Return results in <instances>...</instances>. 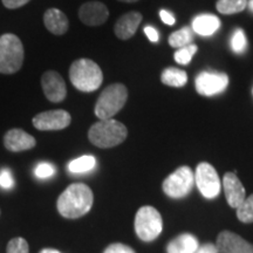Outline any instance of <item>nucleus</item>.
<instances>
[{"label": "nucleus", "instance_id": "aec40b11", "mask_svg": "<svg viewBox=\"0 0 253 253\" xmlns=\"http://www.w3.org/2000/svg\"><path fill=\"white\" fill-rule=\"evenodd\" d=\"M161 81L170 87H183L188 82V75L184 71L178 68H167L161 74Z\"/></svg>", "mask_w": 253, "mask_h": 253}, {"label": "nucleus", "instance_id": "6e6552de", "mask_svg": "<svg viewBox=\"0 0 253 253\" xmlns=\"http://www.w3.org/2000/svg\"><path fill=\"white\" fill-rule=\"evenodd\" d=\"M195 182L199 192L205 198L212 199L219 195L221 189L220 179L216 169L211 164L205 162L198 164L195 173Z\"/></svg>", "mask_w": 253, "mask_h": 253}, {"label": "nucleus", "instance_id": "dca6fc26", "mask_svg": "<svg viewBox=\"0 0 253 253\" xmlns=\"http://www.w3.org/2000/svg\"><path fill=\"white\" fill-rule=\"evenodd\" d=\"M142 19H143V17L138 12H129V13L122 15L118 20V23L115 24V27H114L116 37L121 40L130 39L137 31Z\"/></svg>", "mask_w": 253, "mask_h": 253}, {"label": "nucleus", "instance_id": "a211bd4d", "mask_svg": "<svg viewBox=\"0 0 253 253\" xmlns=\"http://www.w3.org/2000/svg\"><path fill=\"white\" fill-rule=\"evenodd\" d=\"M220 27V20L213 14L197 15L192 21V30L202 37H210Z\"/></svg>", "mask_w": 253, "mask_h": 253}, {"label": "nucleus", "instance_id": "0eeeda50", "mask_svg": "<svg viewBox=\"0 0 253 253\" xmlns=\"http://www.w3.org/2000/svg\"><path fill=\"white\" fill-rule=\"evenodd\" d=\"M195 184V175L189 167H181L163 182V191L171 198H183L190 194Z\"/></svg>", "mask_w": 253, "mask_h": 253}, {"label": "nucleus", "instance_id": "c85d7f7f", "mask_svg": "<svg viewBox=\"0 0 253 253\" xmlns=\"http://www.w3.org/2000/svg\"><path fill=\"white\" fill-rule=\"evenodd\" d=\"M14 185L13 176L8 169H2L0 171V186L4 189H11Z\"/></svg>", "mask_w": 253, "mask_h": 253}, {"label": "nucleus", "instance_id": "9d476101", "mask_svg": "<svg viewBox=\"0 0 253 253\" xmlns=\"http://www.w3.org/2000/svg\"><path fill=\"white\" fill-rule=\"evenodd\" d=\"M72 118L68 112L62 109L48 110L42 112L34 116L33 126L38 130L49 131V130H61L67 128L71 125Z\"/></svg>", "mask_w": 253, "mask_h": 253}, {"label": "nucleus", "instance_id": "c9c22d12", "mask_svg": "<svg viewBox=\"0 0 253 253\" xmlns=\"http://www.w3.org/2000/svg\"><path fill=\"white\" fill-rule=\"evenodd\" d=\"M248 7L250 8V11L253 12V0H250V1H248Z\"/></svg>", "mask_w": 253, "mask_h": 253}, {"label": "nucleus", "instance_id": "c756f323", "mask_svg": "<svg viewBox=\"0 0 253 253\" xmlns=\"http://www.w3.org/2000/svg\"><path fill=\"white\" fill-rule=\"evenodd\" d=\"M103 253H135V251L128 245L121 244V243H114L104 250Z\"/></svg>", "mask_w": 253, "mask_h": 253}, {"label": "nucleus", "instance_id": "e433bc0d", "mask_svg": "<svg viewBox=\"0 0 253 253\" xmlns=\"http://www.w3.org/2000/svg\"><path fill=\"white\" fill-rule=\"evenodd\" d=\"M119 1H122V2H136V1H138V0H119Z\"/></svg>", "mask_w": 253, "mask_h": 253}, {"label": "nucleus", "instance_id": "423d86ee", "mask_svg": "<svg viewBox=\"0 0 253 253\" xmlns=\"http://www.w3.org/2000/svg\"><path fill=\"white\" fill-rule=\"evenodd\" d=\"M163 230V219L156 209L149 205L142 207L135 217V231L143 242H153Z\"/></svg>", "mask_w": 253, "mask_h": 253}, {"label": "nucleus", "instance_id": "39448f33", "mask_svg": "<svg viewBox=\"0 0 253 253\" xmlns=\"http://www.w3.org/2000/svg\"><path fill=\"white\" fill-rule=\"evenodd\" d=\"M24 46L14 34L7 33L0 37V73L14 74L23 67Z\"/></svg>", "mask_w": 253, "mask_h": 253}, {"label": "nucleus", "instance_id": "4468645a", "mask_svg": "<svg viewBox=\"0 0 253 253\" xmlns=\"http://www.w3.org/2000/svg\"><path fill=\"white\" fill-rule=\"evenodd\" d=\"M36 138L28 134V132L23 130V129H11L4 136L5 148L9 151H13V153L30 150L32 148L36 147Z\"/></svg>", "mask_w": 253, "mask_h": 253}, {"label": "nucleus", "instance_id": "9b49d317", "mask_svg": "<svg viewBox=\"0 0 253 253\" xmlns=\"http://www.w3.org/2000/svg\"><path fill=\"white\" fill-rule=\"evenodd\" d=\"M41 86H42L45 96L50 102H61L66 99L67 88H66L65 80L58 72L48 71L43 73L41 78Z\"/></svg>", "mask_w": 253, "mask_h": 253}, {"label": "nucleus", "instance_id": "bb28decb", "mask_svg": "<svg viewBox=\"0 0 253 253\" xmlns=\"http://www.w3.org/2000/svg\"><path fill=\"white\" fill-rule=\"evenodd\" d=\"M6 253H30L28 243L21 237H17L9 240L6 249Z\"/></svg>", "mask_w": 253, "mask_h": 253}, {"label": "nucleus", "instance_id": "a878e982", "mask_svg": "<svg viewBox=\"0 0 253 253\" xmlns=\"http://www.w3.org/2000/svg\"><path fill=\"white\" fill-rule=\"evenodd\" d=\"M197 52V46L196 45H190L182 47L175 53V61L179 65H188V63L191 61L194 55Z\"/></svg>", "mask_w": 253, "mask_h": 253}, {"label": "nucleus", "instance_id": "ddd939ff", "mask_svg": "<svg viewBox=\"0 0 253 253\" xmlns=\"http://www.w3.org/2000/svg\"><path fill=\"white\" fill-rule=\"evenodd\" d=\"M108 17V8L100 1L86 2L79 9V18L87 26H100L106 23Z\"/></svg>", "mask_w": 253, "mask_h": 253}, {"label": "nucleus", "instance_id": "7c9ffc66", "mask_svg": "<svg viewBox=\"0 0 253 253\" xmlns=\"http://www.w3.org/2000/svg\"><path fill=\"white\" fill-rule=\"evenodd\" d=\"M28 1H31V0H2V4L9 9H15L26 5Z\"/></svg>", "mask_w": 253, "mask_h": 253}, {"label": "nucleus", "instance_id": "72a5a7b5", "mask_svg": "<svg viewBox=\"0 0 253 253\" xmlns=\"http://www.w3.org/2000/svg\"><path fill=\"white\" fill-rule=\"evenodd\" d=\"M196 253H219V252H218L216 245L209 243V244H205L203 246H201V248H198Z\"/></svg>", "mask_w": 253, "mask_h": 253}, {"label": "nucleus", "instance_id": "20e7f679", "mask_svg": "<svg viewBox=\"0 0 253 253\" xmlns=\"http://www.w3.org/2000/svg\"><path fill=\"white\" fill-rule=\"evenodd\" d=\"M128 99V90L122 84H113L104 89L95 104V115L100 120L113 119Z\"/></svg>", "mask_w": 253, "mask_h": 253}, {"label": "nucleus", "instance_id": "b1692460", "mask_svg": "<svg viewBox=\"0 0 253 253\" xmlns=\"http://www.w3.org/2000/svg\"><path fill=\"white\" fill-rule=\"evenodd\" d=\"M237 217L242 223H253V194L246 197L244 202L237 208Z\"/></svg>", "mask_w": 253, "mask_h": 253}, {"label": "nucleus", "instance_id": "f03ea898", "mask_svg": "<svg viewBox=\"0 0 253 253\" xmlns=\"http://www.w3.org/2000/svg\"><path fill=\"white\" fill-rule=\"evenodd\" d=\"M69 79L77 89L90 93L99 89L103 81V74L97 63L89 59H79L69 68Z\"/></svg>", "mask_w": 253, "mask_h": 253}, {"label": "nucleus", "instance_id": "f3484780", "mask_svg": "<svg viewBox=\"0 0 253 253\" xmlns=\"http://www.w3.org/2000/svg\"><path fill=\"white\" fill-rule=\"evenodd\" d=\"M43 23L47 30L55 36H62L68 31V18L59 8H48L43 15Z\"/></svg>", "mask_w": 253, "mask_h": 253}, {"label": "nucleus", "instance_id": "cd10ccee", "mask_svg": "<svg viewBox=\"0 0 253 253\" xmlns=\"http://www.w3.org/2000/svg\"><path fill=\"white\" fill-rule=\"evenodd\" d=\"M54 167L47 162H41L38 164L36 168V175L37 177H39V178H48V177H52L54 175Z\"/></svg>", "mask_w": 253, "mask_h": 253}, {"label": "nucleus", "instance_id": "4be33fe9", "mask_svg": "<svg viewBox=\"0 0 253 253\" xmlns=\"http://www.w3.org/2000/svg\"><path fill=\"white\" fill-rule=\"evenodd\" d=\"M216 7L221 14H236L248 7V0H218Z\"/></svg>", "mask_w": 253, "mask_h": 253}, {"label": "nucleus", "instance_id": "393cba45", "mask_svg": "<svg viewBox=\"0 0 253 253\" xmlns=\"http://www.w3.org/2000/svg\"><path fill=\"white\" fill-rule=\"evenodd\" d=\"M230 45L231 49L235 53H237V54H243L246 50V48H248V39H246L244 31H243L242 28H237V30L233 32L230 40Z\"/></svg>", "mask_w": 253, "mask_h": 253}, {"label": "nucleus", "instance_id": "6ab92c4d", "mask_svg": "<svg viewBox=\"0 0 253 253\" xmlns=\"http://www.w3.org/2000/svg\"><path fill=\"white\" fill-rule=\"evenodd\" d=\"M199 248L198 240L190 233H183L168 244V253H196Z\"/></svg>", "mask_w": 253, "mask_h": 253}, {"label": "nucleus", "instance_id": "5701e85b", "mask_svg": "<svg viewBox=\"0 0 253 253\" xmlns=\"http://www.w3.org/2000/svg\"><path fill=\"white\" fill-rule=\"evenodd\" d=\"M194 37H192V31L190 27H183L182 30L173 32L169 37V45L171 47H177V48H182L190 45Z\"/></svg>", "mask_w": 253, "mask_h": 253}, {"label": "nucleus", "instance_id": "2eb2a0df", "mask_svg": "<svg viewBox=\"0 0 253 253\" xmlns=\"http://www.w3.org/2000/svg\"><path fill=\"white\" fill-rule=\"evenodd\" d=\"M223 188L227 203L231 208L237 209L246 198L244 185L239 181L236 173L226 172L223 178Z\"/></svg>", "mask_w": 253, "mask_h": 253}, {"label": "nucleus", "instance_id": "7ed1b4c3", "mask_svg": "<svg viewBox=\"0 0 253 253\" xmlns=\"http://www.w3.org/2000/svg\"><path fill=\"white\" fill-rule=\"evenodd\" d=\"M126 126L116 120H101L90 126L88 138L95 147L107 149L121 144L126 138Z\"/></svg>", "mask_w": 253, "mask_h": 253}, {"label": "nucleus", "instance_id": "f8f14e48", "mask_svg": "<svg viewBox=\"0 0 253 253\" xmlns=\"http://www.w3.org/2000/svg\"><path fill=\"white\" fill-rule=\"evenodd\" d=\"M216 248L219 253H253L251 243L231 231H223L218 235Z\"/></svg>", "mask_w": 253, "mask_h": 253}, {"label": "nucleus", "instance_id": "1a4fd4ad", "mask_svg": "<svg viewBox=\"0 0 253 253\" xmlns=\"http://www.w3.org/2000/svg\"><path fill=\"white\" fill-rule=\"evenodd\" d=\"M196 90L203 96H213L223 93L229 86V77L225 73L203 72L196 78Z\"/></svg>", "mask_w": 253, "mask_h": 253}, {"label": "nucleus", "instance_id": "412c9836", "mask_svg": "<svg viewBox=\"0 0 253 253\" xmlns=\"http://www.w3.org/2000/svg\"><path fill=\"white\" fill-rule=\"evenodd\" d=\"M96 166V160L94 156L86 155V156H81L75 158L68 164V170L73 173H84L93 170Z\"/></svg>", "mask_w": 253, "mask_h": 253}, {"label": "nucleus", "instance_id": "2f4dec72", "mask_svg": "<svg viewBox=\"0 0 253 253\" xmlns=\"http://www.w3.org/2000/svg\"><path fill=\"white\" fill-rule=\"evenodd\" d=\"M160 17H161V20H162L163 23L167 24V25H173V24H175V21H176V19H175V17H173V14L171 13V12L167 11V9H161Z\"/></svg>", "mask_w": 253, "mask_h": 253}, {"label": "nucleus", "instance_id": "f704fd0d", "mask_svg": "<svg viewBox=\"0 0 253 253\" xmlns=\"http://www.w3.org/2000/svg\"><path fill=\"white\" fill-rule=\"evenodd\" d=\"M40 253H61V252H59L58 250H54V249H43L41 250Z\"/></svg>", "mask_w": 253, "mask_h": 253}, {"label": "nucleus", "instance_id": "473e14b6", "mask_svg": "<svg viewBox=\"0 0 253 253\" xmlns=\"http://www.w3.org/2000/svg\"><path fill=\"white\" fill-rule=\"evenodd\" d=\"M144 33H145V36L148 37V39L151 41V42H157L158 39H160V37H158V32L155 30L153 26L145 27Z\"/></svg>", "mask_w": 253, "mask_h": 253}, {"label": "nucleus", "instance_id": "f257e3e1", "mask_svg": "<svg viewBox=\"0 0 253 253\" xmlns=\"http://www.w3.org/2000/svg\"><path fill=\"white\" fill-rule=\"evenodd\" d=\"M93 202V191L89 186L84 183H74L60 195L56 207L62 217L77 219L89 212Z\"/></svg>", "mask_w": 253, "mask_h": 253}]
</instances>
